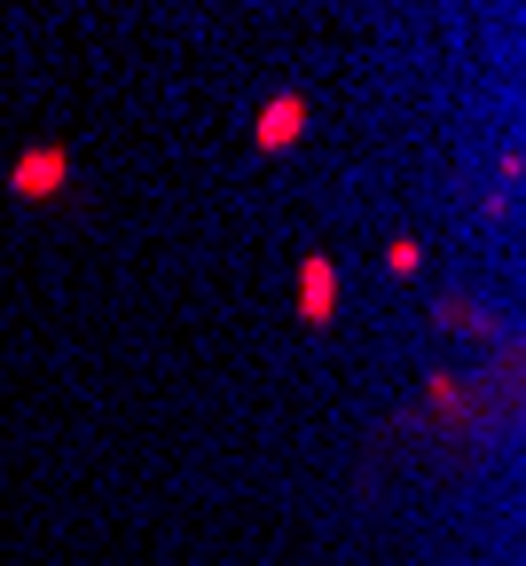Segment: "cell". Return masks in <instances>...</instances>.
Listing matches in <instances>:
<instances>
[{
	"instance_id": "obj_4",
	"label": "cell",
	"mask_w": 526,
	"mask_h": 566,
	"mask_svg": "<svg viewBox=\"0 0 526 566\" xmlns=\"http://www.w3.org/2000/svg\"><path fill=\"white\" fill-rule=\"evenodd\" d=\"M386 268H393V275L409 283V275L424 268V244H417V237H393V244H386Z\"/></svg>"
},
{
	"instance_id": "obj_1",
	"label": "cell",
	"mask_w": 526,
	"mask_h": 566,
	"mask_svg": "<svg viewBox=\"0 0 526 566\" xmlns=\"http://www.w3.org/2000/svg\"><path fill=\"white\" fill-rule=\"evenodd\" d=\"M71 189V150L63 142H32V150H17V166H9V197L17 205H55Z\"/></svg>"
},
{
	"instance_id": "obj_2",
	"label": "cell",
	"mask_w": 526,
	"mask_h": 566,
	"mask_svg": "<svg viewBox=\"0 0 526 566\" xmlns=\"http://www.w3.org/2000/svg\"><path fill=\"white\" fill-rule=\"evenodd\" d=\"M307 126H315L307 95H298V87H283V95H267V111L252 118V150H260V158H283L291 142H307Z\"/></svg>"
},
{
	"instance_id": "obj_3",
	"label": "cell",
	"mask_w": 526,
	"mask_h": 566,
	"mask_svg": "<svg viewBox=\"0 0 526 566\" xmlns=\"http://www.w3.org/2000/svg\"><path fill=\"white\" fill-rule=\"evenodd\" d=\"M330 315H338V260L330 252H307V260H298V323L323 331Z\"/></svg>"
}]
</instances>
